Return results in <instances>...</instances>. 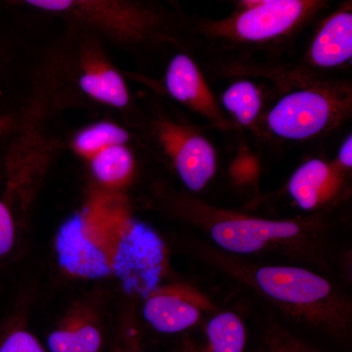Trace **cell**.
Wrapping results in <instances>:
<instances>
[{
    "label": "cell",
    "instance_id": "5",
    "mask_svg": "<svg viewBox=\"0 0 352 352\" xmlns=\"http://www.w3.org/2000/svg\"><path fill=\"white\" fill-rule=\"evenodd\" d=\"M308 223L298 220H270L222 215L210 223L208 235L231 254H252L289 241L302 239Z\"/></svg>",
    "mask_w": 352,
    "mask_h": 352
},
{
    "label": "cell",
    "instance_id": "17",
    "mask_svg": "<svg viewBox=\"0 0 352 352\" xmlns=\"http://www.w3.org/2000/svg\"><path fill=\"white\" fill-rule=\"evenodd\" d=\"M0 352H47L36 338L24 330L13 331L0 342Z\"/></svg>",
    "mask_w": 352,
    "mask_h": 352
},
{
    "label": "cell",
    "instance_id": "18",
    "mask_svg": "<svg viewBox=\"0 0 352 352\" xmlns=\"http://www.w3.org/2000/svg\"><path fill=\"white\" fill-rule=\"evenodd\" d=\"M15 242V226L8 207L0 201V258L12 250Z\"/></svg>",
    "mask_w": 352,
    "mask_h": 352
},
{
    "label": "cell",
    "instance_id": "4",
    "mask_svg": "<svg viewBox=\"0 0 352 352\" xmlns=\"http://www.w3.org/2000/svg\"><path fill=\"white\" fill-rule=\"evenodd\" d=\"M252 283L270 302L296 315L314 314L332 305L333 285L298 266L263 265L252 274Z\"/></svg>",
    "mask_w": 352,
    "mask_h": 352
},
{
    "label": "cell",
    "instance_id": "22",
    "mask_svg": "<svg viewBox=\"0 0 352 352\" xmlns=\"http://www.w3.org/2000/svg\"><path fill=\"white\" fill-rule=\"evenodd\" d=\"M0 124H1V122H0Z\"/></svg>",
    "mask_w": 352,
    "mask_h": 352
},
{
    "label": "cell",
    "instance_id": "1",
    "mask_svg": "<svg viewBox=\"0 0 352 352\" xmlns=\"http://www.w3.org/2000/svg\"><path fill=\"white\" fill-rule=\"evenodd\" d=\"M59 265L83 279L119 278L129 293L149 295L163 276L166 254L156 232L120 208L92 205L60 228Z\"/></svg>",
    "mask_w": 352,
    "mask_h": 352
},
{
    "label": "cell",
    "instance_id": "14",
    "mask_svg": "<svg viewBox=\"0 0 352 352\" xmlns=\"http://www.w3.org/2000/svg\"><path fill=\"white\" fill-rule=\"evenodd\" d=\"M95 177L103 184L115 186L131 175L134 160L126 145H113L97 152L91 157Z\"/></svg>",
    "mask_w": 352,
    "mask_h": 352
},
{
    "label": "cell",
    "instance_id": "15",
    "mask_svg": "<svg viewBox=\"0 0 352 352\" xmlns=\"http://www.w3.org/2000/svg\"><path fill=\"white\" fill-rule=\"evenodd\" d=\"M101 346V333L92 325L61 329L47 338L50 352H99Z\"/></svg>",
    "mask_w": 352,
    "mask_h": 352
},
{
    "label": "cell",
    "instance_id": "10",
    "mask_svg": "<svg viewBox=\"0 0 352 352\" xmlns=\"http://www.w3.org/2000/svg\"><path fill=\"white\" fill-rule=\"evenodd\" d=\"M142 314L154 330L163 333L182 332L200 318L198 308L173 288H157L146 296Z\"/></svg>",
    "mask_w": 352,
    "mask_h": 352
},
{
    "label": "cell",
    "instance_id": "7",
    "mask_svg": "<svg viewBox=\"0 0 352 352\" xmlns=\"http://www.w3.org/2000/svg\"><path fill=\"white\" fill-rule=\"evenodd\" d=\"M164 87L175 100L205 118L214 126L222 131L230 127L200 68L188 55L179 53L173 57L166 68Z\"/></svg>",
    "mask_w": 352,
    "mask_h": 352
},
{
    "label": "cell",
    "instance_id": "3",
    "mask_svg": "<svg viewBox=\"0 0 352 352\" xmlns=\"http://www.w3.org/2000/svg\"><path fill=\"white\" fill-rule=\"evenodd\" d=\"M349 90L327 82H302L287 90L264 118L272 135L289 141L308 140L338 126L351 110Z\"/></svg>",
    "mask_w": 352,
    "mask_h": 352
},
{
    "label": "cell",
    "instance_id": "2",
    "mask_svg": "<svg viewBox=\"0 0 352 352\" xmlns=\"http://www.w3.org/2000/svg\"><path fill=\"white\" fill-rule=\"evenodd\" d=\"M323 4L309 0L242 1L230 17L198 25V34L230 47H266L294 36Z\"/></svg>",
    "mask_w": 352,
    "mask_h": 352
},
{
    "label": "cell",
    "instance_id": "9",
    "mask_svg": "<svg viewBox=\"0 0 352 352\" xmlns=\"http://www.w3.org/2000/svg\"><path fill=\"white\" fill-rule=\"evenodd\" d=\"M342 170L335 163L314 157L300 164L289 177L287 189L302 210H312L333 195Z\"/></svg>",
    "mask_w": 352,
    "mask_h": 352
},
{
    "label": "cell",
    "instance_id": "6",
    "mask_svg": "<svg viewBox=\"0 0 352 352\" xmlns=\"http://www.w3.org/2000/svg\"><path fill=\"white\" fill-rule=\"evenodd\" d=\"M157 136L183 184L200 192L214 178L217 168L214 146L199 129L164 120Z\"/></svg>",
    "mask_w": 352,
    "mask_h": 352
},
{
    "label": "cell",
    "instance_id": "21",
    "mask_svg": "<svg viewBox=\"0 0 352 352\" xmlns=\"http://www.w3.org/2000/svg\"><path fill=\"white\" fill-rule=\"evenodd\" d=\"M4 54H6V52H4L3 44L0 43V68H1L2 65H3Z\"/></svg>",
    "mask_w": 352,
    "mask_h": 352
},
{
    "label": "cell",
    "instance_id": "13",
    "mask_svg": "<svg viewBox=\"0 0 352 352\" xmlns=\"http://www.w3.org/2000/svg\"><path fill=\"white\" fill-rule=\"evenodd\" d=\"M208 352H244L247 332L240 317L233 312L215 315L206 326Z\"/></svg>",
    "mask_w": 352,
    "mask_h": 352
},
{
    "label": "cell",
    "instance_id": "11",
    "mask_svg": "<svg viewBox=\"0 0 352 352\" xmlns=\"http://www.w3.org/2000/svg\"><path fill=\"white\" fill-rule=\"evenodd\" d=\"M83 92L95 100L113 107H126L129 96L122 76L109 67H96L85 72L78 80Z\"/></svg>",
    "mask_w": 352,
    "mask_h": 352
},
{
    "label": "cell",
    "instance_id": "16",
    "mask_svg": "<svg viewBox=\"0 0 352 352\" xmlns=\"http://www.w3.org/2000/svg\"><path fill=\"white\" fill-rule=\"evenodd\" d=\"M129 133L111 122H99L83 129L76 135L74 146L76 151L87 157L113 145H126Z\"/></svg>",
    "mask_w": 352,
    "mask_h": 352
},
{
    "label": "cell",
    "instance_id": "12",
    "mask_svg": "<svg viewBox=\"0 0 352 352\" xmlns=\"http://www.w3.org/2000/svg\"><path fill=\"white\" fill-rule=\"evenodd\" d=\"M222 108L232 115L242 126H251L258 119L263 109V98L258 87L252 80H240L231 83L220 98Z\"/></svg>",
    "mask_w": 352,
    "mask_h": 352
},
{
    "label": "cell",
    "instance_id": "8",
    "mask_svg": "<svg viewBox=\"0 0 352 352\" xmlns=\"http://www.w3.org/2000/svg\"><path fill=\"white\" fill-rule=\"evenodd\" d=\"M352 57L351 9L336 11L322 23L307 53V63L317 69L344 66Z\"/></svg>",
    "mask_w": 352,
    "mask_h": 352
},
{
    "label": "cell",
    "instance_id": "19",
    "mask_svg": "<svg viewBox=\"0 0 352 352\" xmlns=\"http://www.w3.org/2000/svg\"><path fill=\"white\" fill-rule=\"evenodd\" d=\"M264 352H317L312 349H307V346H302L298 342H286L283 340L273 338L266 342L265 351Z\"/></svg>",
    "mask_w": 352,
    "mask_h": 352
},
{
    "label": "cell",
    "instance_id": "20",
    "mask_svg": "<svg viewBox=\"0 0 352 352\" xmlns=\"http://www.w3.org/2000/svg\"><path fill=\"white\" fill-rule=\"evenodd\" d=\"M335 164L340 170H351L352 168V138L351 133L342 141L337 153Z\"/></svg>",
    "mask_w": 352,
    "mask_h": 352
}]
</instances>
